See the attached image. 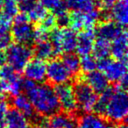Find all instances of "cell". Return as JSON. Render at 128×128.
<instances>
[{"label":"cell","instance_id":"1","mask_svg":"<svg viewBox=\"0 0 128 128\" xmlns=\"http://www.w3.org/2000/svg\"><path fill=\"white\" fill-rule=\"evenodd\" d=\"M23 90L26 92L34 112L44 117H49L58 112L60 109L59 102L54 90L46 84H36L32 81H23Z\"/></svg>","mask_w":128,"mask_h":128},{"label":"cell","instance_id":"2","mask_svg":"<svg viewBox=\"0 0 128 128\" xmlns=\"http://www.w3.org/2000/svg\"><path fill=\"white\" fill-rule=\"evenodd\" d=\"M128 113V96L126 90L118 87L112 90L105 106L104 115L107 120L112 123L126 121Z\"/></svg>","mask_w":128,"mask_h":128},{"label":"cell","instance_id":"3","mask_svg":"<svg viewBox=\"0 0 128 128\" xmlns=\"http://www.w3.org/2000/svg\"><path fill=\"white\" fill-rule=\"evenodd\" d=\"M98 68L104 73L109 82H116L118 87L126 90L127 87V64L126 60H100Z\"/></svg>","mask_w":128,"mask_h":128},{"label":"cell","instance_id":"4","mask_svg":"<svg viewBox=\"0 0 128 128\" xmlns=\"http://www.w3.org/2000/svg\"><path fill=\"white\" fill-rule=\"evenodd\" d=\"M50 42L53 45L56 54L73 53L76 51L77 42V34L74 30L68 27L54 28L50 31Z\"/></svg>","mask_w":128,"mask_h":128},{"label":"cell","instance_id":"5","mask_svg":"<svg viewBox=\"0 0 128 128\" xmlns=\"http://www.w3.org/2000/svg\"><path fill=\"white\" fill-rule=\"evenodd\" d=\"M6 53V59L10 66L12 67L17 72L23 71L28 62L32 56V48L27 45L15 43L11 44Z\"/></svg>","mask_w":128,"mask_h":128},{"label":"cell","instance_id":"6","mask_svg":"<svg viewBox=\"0 0 128 128\" xmlns=\"http://www.w3.org/2000/svg\"><path fill=\"white\" fill-rule=\"evenodd\" d=\"M74 91L77 108L84 113L93 112L98 99V95L86 84L85 81H78L74 87Z\"/></svg>","mask_w":128,"mask_h":128},{"label":"cell","instance_id":"7","mask_svg":"<svg viewBox=\"0 0 128 128\" xmlns=\"http://www.w3.org/2000/svg\"><path fill=\"white\" fill-rule=\"evenodd\" d=\"M54 90L58 99L60 108H62L64 112L71 114L77 110L75 91L71 84L68 82L58 84Z\"/></svg>","mask_w":128,"mask_h":128},{"label":"cell","instance_id":"8","mask_svg":"<svg viewBox=\"0 0 128 128\" xmlns=\"http://www.w3.org/2000/svg\"><path fill=\"white\" fill-rule=\"evenodd\" d=\"M99 17L100 14L96 9L89 12H73L70 15L68 26H70V28L75 32L86 29H93L98 21Z\"/></svg>","mask_w":128,"mask_h":128},{"label":"cell","instance_id":"9","mask_svg":"<svg viewBox=\"0 0 128 128\" xmlns=\"http://www.w3.org/2000/svg\"><path fill=\"white\" fill-rule=\"evenodd\" d=\"M71 76L62 60L51 59L46 65V78L52 84L56 85L66 84L70 80Z\"/></svg>","mask_w":128,"mask_h":128},{"label":"cell","instance_id":"10","mask_svg":"<svg viewBox=\"0 0 128 128\" xmlns=\"http://www.w3.org/2000/svg\"><path fill=\"white\" fill-rule=\"evenodd\" d=\"M12 29V39L16 43L29 46L34 41V27L30 23V20H14V25Z\"/></svg>","mask_w":128,"mask_h":128},{"label":"cell","instance_id":"11","mask_svg":"<svg viewBox=\"0 0 128 128\" xmlns=\"http://www.w3.org/2000/svg\"><path fill=\"white\" fill-rule=\"evenodd\" d=\"M46 65L45 60L38 58L30 60L23 70L26 78L36 84L43 82L46 80Z\"/></svg>","mask_w":128,"mask_h":128},{"label":"cell","instance_id":"12","mask_svg":"<svg viewBox=\"0 0 128 128\" xmlns=\"http://www.w3.org/2000/svg\"><path fill=\"white\" fill-rule=\"evenodd\" d=\"M96 40V32L93 29L80 31L77 34V42L76 51L81 56L90 54L92 53L94 43Z\"/></svg>","mask_w":128,"mask_h":128},{"label":"cell","instance_id":"13","mask_svg":"<svg viewBox=\"0 0 128 128\" xmlns=\"http://www.w3.org/2000/svg\"><path fill=\"white\" fill-rule=\"evenodd\" d=\"M18 8L21 10L22 12H25L27 15L30 21L40 22L48 14V11L36 0H26L20 2Z\"/></svg>","mask_w":128,"mask_h":128},{"label":"cell","instance_id":"14","mask_svg":"<svg viewBox=\"0 0 128 128\" xmlns=\"http://www.w3.org/2000/svg\"><path fill=\"white\" fill-rule=\"evenodd\" d=\"M76 128H113V126L103 116L87 112L80 117Z\"/></svg>","mask_w":128,"mask_h":128},{"label":"cell","instance_id":"15","mask_svg":"<svg viewBox=\"0 0 128 128\" xmlns=\"http://www.w3.org/2000/svg\"><path fill=\"white\" fill-rule=\"evenodd\" d=\"M124 30H126L124 26L115 23L114 21L105 20L98 26L95 32H96V37L112 42Z\"/></svg>","mask_w":128,"mask_h":128},{"label":"cell","instance_id":"16","mask_svg":"<svg viewBox=\"0 0 128 128\" xmlns=\"http://www.w3.org/2000/svg\"><path fill=\"white\" fill-rule=\"evenodd\" d=\"M127 0H118L112 7L107 12V18L113 20L115 23L126 27L128 21Z\"/></svg>","mask_w":128,"mask_h":128},{"label":"cell","instance_id":"17","mask_svg":"<svg viewBox=\"0 0 128 128\" xmlns=\"http://www.w3.org/2000/svg\"><path fill=\"white\" fill-rule=\"evenodd\" d=\"M46 120L48 128H76V120L70 113L67 112H56L49 116Z\"/></svg>","mask_w":128,"mask_h":128},{"label":"cell","instance_id":"18","mask_svg":"<svg viewBox=\"0 0 128 128\" xmlns=\"http://www.w3.org/2000/svg\"><path fill=\"white\" fill-rule=\"evenodd\" d=\"M85 82L98 94L109 88V81L104 73L100 70H93L87 73L85 76Z\"/></svg>","mask_w":128,"mask_h":128},{"label":"cell","instance_id":"19","mask_svg":"<svg viewBox=\"0 0 128 128\" xmlns=\"http://www.w3.org/2000/svg\"><path fill=\"white\" fill-rule=\"evenodd\" d=\"M110 43V54L116 60H126L127 56V32L124 30Z\"/></svg>","mask_w":128,"mask_h":128},{"label":"cell","instance_id":"20","mask_svg":"<svg viewBox=\"0 0 128 128\" xmlns=\"http://www.w3.org/2000/svg\"><path fill=\"white\" fill-rule=\"evenodd\" d=\"M6 128H31L28 118L16 109L7 112L6 116Z\"/></svg>","mask_w":128,"mask_h":128},{"label":"cell","instance_id":"21","mask_svg":"<svg viewBox=\"0 0 128 128\" xmlns=\"http://www.w3.org/2000/svg\"><path fill=\"white\" fill-rule=\"evenodd\" d=\"M12 104L14 109L23 113L27 118H32L34 116V109L26 95L20 93L17 96H14L12 98Z\"/></svg>","mask_w":128,"mask_h":128},{"label":"cell","instance_id":"22","mask_svg":"<svg viewBox=\"0 0 128 128\" xmlns=\"http://www.w3.org/2000/svg\"><path fill=\"white\" fill-rule=\"evenodd\" d=\"M67 9L73 12H89L96 9V0H64Z\"/></svg>","mask_w":128,"mask_h":128},{"label":"cell","instance_id":"23","mask_svg":"<svg viewBox=\"0 0 128 128\" xmlns=\"http://www.w3.org/2000/svg\"><path fill=\"white\" fill-rule=\"evenodd\" d=\"M32 52L35 54L36 57L38 59L42 60H51L56 54L54 49L53 45L51 44V42L48 40L36 43L34 51Z\"/></svg>","mask_w":128,"mask_h":128},{"label":"cell","instance_id":"24","mask_svg":"<svg viewBox=\"0 0 128 128\" xmlns=\"http://www.w3.org/2000/svg\"><path fill=\"white\" fill-rule=\"evenodd\" d=\"M93 56L98 60L106 59L110 54V42L104 39H98L95 40L93 46Z\"/></svg>","mask_w":128,"mask_h":128},{"label":"cell","instance_id":"25","mask_svg":"<svg viewBox=\"0 0 128 128\" xmlns=\"http://www.w3.org/2000/svg\"><path fill=\"white\" fill-rule=\"evenodd\" d=\"M40 3L46 11L58 17L67 12V6L64 0H40Z\"/></svg>","mask_w":128,"mask_h":128},{"label":"cell","instance_id":"26","mask_svg":"<svg viewBox=\"0 0 128 128\" xmlns=\"http://www.w3.org/2000/svg\"><path fill=\"white\" fill-rule=\"evenodd\" d=\"M64 66L66 67L68 71L71 76H76L81 70L80 68V59L78 55L74 53L65 54L62 60Z\"/></svg>","mask_w":128,"mask_h":128},{"label":"cell","instance_id":"27","mask_svg":"<svg viewBox=\"0 0 128 128\" xmlns=\"http://www.w3.org/2000/svg\"><path fill=\"white\" fill-rule=\"evenodd\" d=\"M80 68L85 73H90V72L96 70L98 60L93 55H84L80 60Z\"/></svg>","mask_w":128,"mask_h":128},{"label":"cell","instance_id":"28","mask_svg":"<svg viewBox=\"0 0 128 128\" xmlns=\"http://www.w3.org/2000/svg\"><path fill=\"white\" fill-rule=\"evenodd\" d=\"M20 76L18 75V72L8 64V65H2L0 67V78L3 79L6 84H10L15 79H17Z\"/></svg>","mask_w":128,"mask_h":128},{"label":"cell","instance_id":"29","mask_svg":"<svg viewBox=\"0 0 128 128\" xmlns=\"http://www.w3.org/2000/svg\"><path fill=\"white\" fill-rule=\"evenodd\" d=\"M3 13L9 18H13L18 13V4L16 0H3L2 9Z\"/></svg>","mask_w":128,"mask_h":128},{"label":"cell","instance_id":"30","mask_svg":"<svg viewBox=\"0 0 128 128\" xmlns=\"http://www.w3.org/2000/svg\"><path fill=\"white\" fill-rule=\"evenodd\" d=\"M23 79L18 76L17 79L8 84V93L12 95L13 96L20 94L23 90Z\"/></svg>","mask_w":128,"mask_h":128},{"label":"cell","instance_id":"31","mask_svg":"<svg viewBox=\"0 0 128 128\" xmlns=\"http://www.w3.org/2000/svg\"><path fill=\"white\" fill-rule=\"evenodd\" d=\"M49 32L50 31L46 30V28H44L43 26H41L40 25L39 26L34 28V42H40L43 40H46L49 38Z\"/></svg>","mask_w":128,"mask_h":128},{"label":"cell","instance_id":"32","mask_svg":"<svg viewBox=\"0 0 128 128\" xmlns=\"http://www.w3.org/2000/svg\"><path fill=\"white\" fill-rule=\"evenodd\" d=\"M9 110L7 101L0 96V128H6V116Z\"/></svg>","mask_w":128,"mask_h":128},{"label":"cell","instance_id":"33","mask_svg":"<svg viewBox=\"0 0 128 128\" xmlns=\"http://www.w3.org/2000/svg\"><path fill=\"white\" fill-rule=\"evenodd\" d=\"M12 27V20L4 13H0V34H8Z\"/></svg>","mask_w":128,"mask_h":128},{"label":"cell","instance_id":"34","mask_svg":"<svg viewBox=\"0 0 128 128\" xmlns=\"http://www.w3.org/2000/svg\"><path fill=\"white\" fill-rule=\"evenodd\" d=\"M40 25L41 26H43L44 28H46V30L48 31H51L53 30L54 28L55 27V26H56V18H55V16L54 14H52V13H50V14H46V16L43 18V20H41L40 22Z\"/></svg>","mask_w":128,"mask_h":128},{"label":"cell","instance_id":"35","mask_svg":"<svg viewBox=\"0 0 128 128\" xmlns=\"http://www.w3.org/2000/svg\"><path fill=\"white\" fill-rule=\"evenodd\" d=\"M12 36L9 34H0V51H4L11 45Z\"/></svg>","mask_w":128,"mask_h":128},{"label":"cell","instance_id":"36","mask_svg":"<svg viewBox=\"0 0 128 128\" xmlns=\"http://www.w3.org/2000/svg\"><path fill=\"white\" fill-rule=\"evenodd\" d=\"M56 18V23L60 26V27H66L67 26H68L70 23V15L68 13H64L62 15H60Z\"/></svg>","mask_w":128,"mask_h":128},{"label":"cell","instance_id":"37","mask_svg":"<svg viewBox=\"0 0 128 128\" xmlns=\"http://www.w3.org/2000/svg\"><path fill=\"white\" fill-rule=\"evenodd\" d=\"M118 0H99V6L105 12H108Z\"/></svg>","mask_w":128,"mask_h":128},{"label":"cell","instance_id":"38","mask_svg":"<svg viewBox=\"0 0 128 128\" xmlns=\"http://www.w3.org/2000/svg\"><path fill=\"white\" fill-rule=\"evenodd\" d=\"M6 93H8V84L0 78V96H3Z\"/></svg>","mask_w":128,"mask_h":128},{"label":"cell","instance_id":"39","mask_svg":"<svg viewBox=\"0 0 128 128\" xmlns=\"http://www.w3.org/2000/svg\"><path fill=\"white\" fill-rule=\"evenodd\" d=\"M31 128H48L46 124H43V123H38V124H34L32 127Z\"/></svg>","mask_w":128,"mask_h":128},{"label":"cell","instance_id":"40","mask_svg":"<svg viewBox=\"0 0 128 128\" xmlns=\"http://www.w3.org/2000/svg\"><path fill=\"white\" fill-rule=\"evenodd\" d=\"M113 128H127V126H126V124H122V123H119L118 124L117 126H115V127Z\"/></svg>","mask_w":128,"mask_h":128},{"label":"cell","instance_id":"41","mask_svg":"<svg viewBox=\"0 0 128 128\" xmlns=\"http://www.w3.org/2000/svg\"><path fill=\"white\" fill-rule=\"evenodd\" d=\"M2 4H3V0H0V10L2 9Z\"/></svg>","mask_w":128,"mask_h":128},{"label":"cell","instance_id":"42","mask_svg":"<svg viewBox=\"0 0 128 128\" xmlns=\"http://www.w3.org/2000/svg\"><path fill=\"white\" fill-rule=\"evenodd\" d=\"M16 1H17V2H23V1H26V0H16Z\"/></svg>","mask_w":128,"mask_h":128},{"label":"cell","instance_id":"43","mask_svg":"<svg viewBox=\"0 0 128 128\" xmlns=\"http://www.w3.org/2000/svg\"><path fill=\"white\" fill-rule=\"evenodd\" d=\"M0 67H1V66H0Z\"/></svg>","mask_w":128,"mask_h":128}]
</instances>
